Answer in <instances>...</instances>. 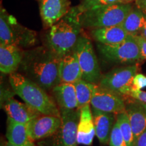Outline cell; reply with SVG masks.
Wrapping results in <instances>:
<instances>
[{
    "label": "cell",
    "instance_id": "cell-1",
    "mask_svg": "<svg viewBox=\"0 0 146 146\" xmlns=\"http://www.w3.org/2000/svg\"><path fill=\"white\" fill-rule=\"evenodd\" d=\"M60 56L50 50L30 53L23 60L22 65L29 79L42 88H54L61 83L59 74Z\"/></svg>",
    "mask_w": 146,
    "mask_h": 146
},
{
    "label": "cell",
    "instance_id": "cell-2",
    "mask_svg": "<svg viewBox=\"0 0 146 146\" xmlns=\"http://www.w3.org/2000/svg\"><path fill=\"white\" fill-rule=\"evenodd\" d=\"M9 81L14 92L27 104L42 114L61 117L60 109L44 89L35 82L16 72L10 74Z\"/></svg>",
    "mask_w": 146,
    "mask_h": 146
},
{
    "label": "cell",
    "instance_id": "cell-3",
    "mask_svg": "<svg viewBox=\"0 0 146 146\" xmlns=\"http://www.w3.org/2000/svg\"><path fill=\"white\" fill-rule=\"evenodd\" d=\"M81 28L76 7L71 8L66 15L50 27L47 35L50 50L60 57L70 52L75 47Z\"/></svg>",
    "mask_w": 146,
    "mask_h": 146
},
{
    "label": "cell",
    "instance_id": "cell-4",
    "mask_svg": "<svg viewBox=\"0 0 146 146\" xmlns=\"http://www.w3.org/2000/svg\"><path fill=\"white\" fill-rule=\"evenodd\" d=\"M133 8L131 3L96 5L79 14L80 24L82 28L91 29L117 26L123 23Z\"/></svg>",
    "mask_w": 146,
    "mask_h": 146
},
{
    "label": "cell",
    "instance_id": "cell-5",
    "mask_svg": "<svg viewBox=\"0 0 146 146\" xmlns=\"http://www.w3.org/2000/svg\"><path fill=\"white\" fill-rule=\"evenodd\" d=\"M36 34L21 26L15 18L1 9L0 13V44L27 46L34 44Z\"/></svg>",
    "mask_w": 146,
    "mask_h": 146
},
{
    "label": "cell",
    "instance_id": "cell-6",
    "mask_svg": "<svg viewBox=\"0 0 146 146\" xmlns=\"http://www.w3.org/2000/svg\"><path fill=\"white\" fill-rule=\"evenodd\" d=\"M74 49L82 70V78L89 83L98 84L102 75L90 40L85 36H79Z\"/></svg>",
    "mask_w": 146,
    "mask_h": 146
},
{
    "label": "cell",
    "instance_id": "cell-7",
    "mask_svg": "<svg viewBox=\"0 0 146 146\" xmlns=\"http://www.w3.org/2000/svg\"><path fill=\"white\" fill-rule=\"evenodd\" d=\"M97 47L102 56L111 62L133 63L142 60L134 35H129L125 41L118 44L104 45L98 43Z\"/></svg>",
    "mask_w": 146,
    "mask_h": 146
},
{
    "label": "cell",
    "instance_id": "cell-8",
    "mask_svg": "<svg viewBox=\"0 0 146 146\" xmlns=\"http://www.w3.org/2000/svg\"><path fill=\"white\" fill-rule=\"evenodd\" d=\"M62 124L54 135L52 146H76L79 109L60 108Z\"/></svg>",
    "mask_w": 146,
    "mask_h": 146
},
{
    "label": "cell",
    "instance_id": "cell-9",
    "mask_svg": "<svg viewBox=\"0 0 146 146\" xmlns=\"http://www.w3.org/2000/svg\"><path fill=\"white\" fill-rule=\"evenodd\" d=\"M138 70L137 65L122 66L112 69L102 76L98 85L119 93L125 96L132 87V81Z\"/></svg>",
    "mask_w": 146,
    "mask_h": 146
},
{
    "label": "cell",
    "instance_id": "cell-10",
    "mask_svg": "<svg viewBox=\"0 0 146 146\" xmlns=\"http://www.w3.org/2000/svg\"><path fill=\"white\" fill-rule=\"evenodd\" d=\"M123 96L116 91L94 84L90 104L94 108L117 114L125 111L126 102Z\"/></svg>",
    "mask_w": 146,
    "mask_h": 146
},
{
    "label": "cell",
    "instance_id": "cell-11",
    "mask_svg": "<svg viewBox=\"0 0 146 146\" xmlns=\"http://www.w3.org/2000/svg\"><path fill=\"white\" fill-rule=\"evenodd\" d=\"M61 124V117L41 114L27 125L29 136L35 141L54 135Z\"/></svg>",
    "mask_w": 146,
    "mask_h": 146
},
{
    "label": "cell",
    "instance_id": "cell-12",
    "mask_svg": "<svg viewBox=\"0 0 146 146\" xmlns=\"http://www.w3.org/2000/svg\"><path fill=\"white\" fill-rule=\"evenodd\" d=\"M40 15L45 27H52L70 10L69 0H38Z\"/></svg>",
    "mask_w": 146,
    "mask_h": 146
},
{
    "label": "cell",
    "instance_id": "cell-13",
    "mask_svg": "<svg viewBox=\"0 0 146 146\" xmlns=\"http://www.w3.org/2000/svg\"><path fill=\"white\" fill-rule=\"evenodd\" d=\"M3 108L8 115V118L23 124H28L42 114L27 103H22L13 98L7 100L3 105Z\"/></svg>",
    "mask_w": 146,
    "mask_h": 146
},
{
    "label": "cell",
    "instance_id": "cell-14",
    "mask_svg": "<svg viewBox=\"0 0 146 146\" xmlns=\"http://www.w3.org/2000/svg\"><path fill=\"white\" fill-rule=\"evenodd\" d=\"M25 56L21 47L0 44V70L5 74L15 72Z\"/></svg>",
    "mask_w": 146,
    "mask_h": 146
},
{
    "label": "cell",
    "instance_id": "cell-15",
    "mask_svg": "<svg viewBox=\"0 0 146 146\" xmlns=\"http://www.w3.org/2000/svg\"><path fill=\"white\" fill-rule=\"evenodd\" d=\"M126 102L125 111L132 127L135 141L146 129V104L134 98Z\"/></svg>",
    "mask_w": 146,
    "mask_h": 146
},
{
    "label": "cell",
    "instance_id": "cell-16",
    "mask_svg": "<svg viewBox=\"0 0 146 146\" xmlns=\"http://www.w3.org/2000/svg\"><path fill=\"white\" fill-rule=\"evenodd\" d=\"M59 74L61 83L74 84L82 78V70L74 49L61 58Z\"/></svg>",
    "mask_w": 146,
    "mask_h": 146
},
{
    "label": "cell",
    "instance_id": "cell-17",
    "mask_svg": "<svg viewBox=\"0 0 146 146\" xmlns=\"http://www.w3.org/2000/svg\"><path fill=\"white\" fill-rule=\"evenodd\" d=\"M96 135L103 145L109 143L111 131L115 123V114L103 112L92 108Z\"/></svg>",
    "mask_w": 146,
    "mask_h": 146
},
{
    "label": "cell",
    "instance_id": "cell-18",
    "mask_svg": "<svg viewBox=\"0 0 146 146\" xmlns=\"http://www.w3.org/2000/svg\"><path fill=\"white\" fill-rule=\"evenodd\" d=\"M80 118L78 124L77 143L91 145L96 135L92 110L89 105L80 109Z\"/></svg>",
    "mask_w": 146,
    "mask_h": 146
},
{
    "label": "cell",
    "instance_id": "cell-19",
    "mask_svg": "<svg viewBox=\"0 0 146 146\" xmlns=\"http://www.w3.org/2000/svg\"><path fill=\"white\" fill-rule=\"evenodd\" d=\"M91 35L98 43L104 45H115L127 39L129 34L120 25L92 29Z\"/></svg>",
    "mask_w": 146,
    "mask_h": 146
},
{
    "label": "cell",
    "instance_id": "cell-20",
    "mask_svg": "<svg viewBox=\"0 0 146 146\" xmlns=\"http://www.w3.org/2000/svg\"><path fill=\"white\" fill-rule=\"evenodd\" d=\"M6 137L16 146H35L29 136L27 124L20 123L8 118Z\"/></svg>",
    "mask_w": 146,
    "mask_h": 146
},
{
    "label": "cell",
    "instance_id": "cell-21",
    "mask_svg": "<svg viewBox=\"0 0 146 146\" xmlns=\"http://www.w3.org/2000/svg\"><path fill=\"white\" fill-rule=\"evenodd\" d=\"M53 93L60 108H78L76 89L74 84L60 83L53 88Z\"/></svg>",
    "mask_w": 146,
    "mask_h": 146
},
{
    "label": "cell",
    "instance_id": "cell-22",
    "mask_svg": "<svg viewBox=\"0 0 146 146\" xmlns=\"http://www.w3.org/2000/svg\"><path fill=\"white\" fill-rule=\"evenodd\" d=\"M146 21V15L138 8H133L120 26L131 35H138Z\"/></svg>",
    "mask_w": 146,
    "mask_h": 146
},
{
    "label": "cell",
    "instance_id": "cell-23",
    "mask_svg": "<svg viewBox=\"0 0 146 146\" xmlns=\"http://www.w3.org/2000/svg\"><path fill=\"white\" fill-rule=\"evenodd\" d=\"M74 85L76 89L78 109L80 110L91 104L94 83H89L83 78H81L75 82Z\"/></svg>",
    "mask_w": 146,
    "mask_h": 146
},
{
    "label": "cell",
    "instance_id": "cell-24",
    "mask_svg": "<svg viewBox=\"0 0 146 146\" xmlns=\"http://www.w3.org/2000/svg\"><path fill=\"white\" fill-rule=\"evenodd\" d=\"M116 115V121L118 124L119 128L123 134V138L125 139L126 145L134 146L135 137L133 135V129L131 127L129 116L126 111L119 113Z\"/></svg>",
    "mask_w": 146,
    "mask_h": 146
},
{
    "label": "cell",
    "instance_id": "cell-25",
    "mask_svg": "<svg viewBox=\"0 0 146 146\" xmlns=\"http://www.w3.org/2000/svg\"><path fill=\"white\" fill-rule=\"evenodd\" d=\"M110 146H127L117 121L115 122L109 139Z\"/></svg>",
    "mask_w": 146,
    "mask_h": 146
},
{
    "label": "cell",
    "instance_id": "cell-26",
    "mask_svg": "<svg viewBox=\"0 0 146 146\" xmlns=\"http://www.w3.org/2000/svg\"><path fill=\"white\" fill-rule=\"evenodd\" d=\"M131 85L133 89H139V90L146 87V76L142 74L137 73L133 78Z\"/></svg>",
    "mask_w": 146,
    "mask_h": 146
},
{
    "label": "cell",
    "instance_id": "cell-27",
    "mask_svg": "<svg viewBox=\"0 0 146 146\" xmlns=\"http://www.w3.org/2000/svg\"><path fill=\"white\" fill-rule=\"evenodd\" d=\"M125 96H129L146 104V91L135 89L133 87L127 91Z\"/></svg>",
    "mask_w": 146,
    "mask_h": 146
},
{
    "label": "cell",
    "instance_id": "cell-28",
    "mask_svg": "<svg viewBox=\"0 0 146 146\" xmlns=\"http://www.w3.org/2000/svg\"><path fill=\"white\" fill-rule=\"evenodd\" d=\"M101 0H84L81 4L76 6L78 14H81L87 10L94 8L99 4Z\"/></svg>",
    "mask_w": 146,
    "mask_h": 146
},
{
    "label": "cell",
    "instance_id": "cell-29",
    "mask_svg": "<svg viewBox=\"0 0 146 146\" xmlns=\"http://www.w3.org/2000/svg\"><path fill=\"white\" fill-rule=\"evenodd\" d=\"M135 36L137 42L139 47L141 60H146V39L139 35H135Z\"/></svg>",
    "mask_w": 146,
    "mask_h": 146
},
{
    "label": "cell",
    "instance_id": "cell-30",
    "mask_svg": "<svg viewBox=\"0 0 146 146\" xmlns=\"http://www.w3.org/2000/svg\"><path fill=\"white\" fill-rule=\"evenodd\" d=\"M134 146H146V129L136 139Z\"/></svg>",
    "mask_w": 146,
    "mask_h": 146
},
{
    "label": "cell",
    "instance_id": "cell-31",
    "mask_svg": "<svg viewBox=\"0 0 146 146\" xmlns=\"http://www.w3.org/2000/svg\"><path fill=\"white\" fill-rule=\"evenodd\" d=\"M137 8L140 9L146 15V0H135Z\"/></svg>",
    "mask_w": 146,
    "mask_h": 146
},
{
    "label": "cell",
    "instance_id": "cell-32",
    "mask_svg": "<svg viewBox=\"0 0 146 146\" xmlns=\"http://www.w3.org/2000/svg\"><path fill=\"white\" fill-rule=\"evenodd\" d=\"M119 3V0H101L98 5H106Z\"/></svg>",
    "mask_w": 146,
    "mask_h": 146
},
{
    "label": "cell",
    "instance_id": "cell-33",
    "mask_svg": "<svg viewBox=\"0 0 146 146\" xmlns=\"http://www.w3.org/2000/svg\"><path fill=\"white\" fill-rule=\"evenodd\" d=\"M139 35L142 36L143 37L145 38V39H146V21H145V24H144L143 28H142V29H141V32H140Z\"/></svg>",
    "mask_w": 146,
    "mask_h": 146
},
{
    "label": "cell",
    "instance_id": "cell-34",
    "mask_svg": "<svg viewBox=\"0 0 146 146\" xmlns=\"http://www.w3.org/2000/svg\"><path fill=\"white\" fill-rule=\"evenodd\" d=\"M133 1H135V0H119V3H131Z\"/></svg>",
    "mask_w": 146,
    "mask_h": 146
},
{
    "label": "cell",
    "instance_id": "cell-35",
    "mask_svg": "<svg viewBox=\"0 0 146 146\" xmlns=\"http://www.w3.org/2000/svg\"><path fill=\"white\" fill-rule=\"evenodd\" d=\"M3 146H16L15 145H14V144L11 143L10 141H6V142H4V143H3Z\"/></svg>",
    "mask_w": 146,
    "mask_h": 146
}]
</instances>
